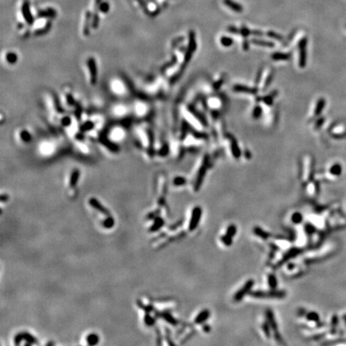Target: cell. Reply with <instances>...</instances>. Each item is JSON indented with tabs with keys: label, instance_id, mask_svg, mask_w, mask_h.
<instances>
[{
	"label": "cell",
	"instance_id": "obj_24",
	"mask_svg": "<svg viewBox=\"0 0 346 346\" xmlns=\"http://www.w3.org/2000/svg\"><path fill=\"white\" fill-rule=\"evenodd\" d=\"M273 59L274 60H287L289 59L290 55L286 53H281V52H277L272 55Z\"/></svg>",
	"mask_w": 346,
	"mask_h": 346
},
{
	"label": "cell",
	"instance_id": "obj_18",
	"mask_svg": "<svg viewBox=\"0 0 346 346\" xmlns=\"http://www.w3.org/2000/svg\"><path fill=\"white\" fill-rule=\"evenodd\" d=\"M99 341V337L96 333H91L87 337V342L90 345H95L97 344Z\"/></svg>",
	"mask_w": 346,
	"mask_h": 346
},
{
	"label": "cell",
	"instance_id": "obj_3",
	"mask_svg": "<svg viewBox=\"0 0 346 346\" xmlns=\"http://www.w3.org/2000/svg\"><path fill=\"white\" fill-rule=\"evenodd\" d=\"M202 216V209L200 207H195L192 211V216L189 220L188 229L189 231H194L200 224V219Z\"/></svg>",
	"mask_w": 346,
	"mask_h": 346
},
{
	"label": "cell",
	"instance_id": "obj_38",
	"mask_svg": "<svg viewBox=\"0 0 346 346\" xmlns=\"http://www.w3.org/2000/svg\"><path fill=\"white\" fill-rule=\"evenodd\" d=\"M263 100H264V101L265 102V103H267V104L271 105L272 103H273V97H272V96H266V97H264V99H263Z\"/></svg>",
	"mask_w": 346,
	"mask_h": 346
},
{
	"label": "cell",
	"instance_id": "obj_8",
	"mask_svg": "<svg viewBox=\"0 0 346 346\" xmlns=\"http://www.w3.org/2000/svg\"><path fill=\"white\" fill-rule=\"evenodd\" d=\"M89 204H91V206H92V208H94L95 209L99 211V212H101V213L104 214V215L106 216L110 215V212H109L108 210H107L106 208H104V207L100 204V202H99L97 199L91 198L90 200H89Z\"/></svg>",
	"mask_w": 346,
	"mask_h": 346
},
{
	"label": "cell",
	"instance_id": "obj_41",
	"mask_svg": "<svg viewBox=\"0 0 346 346\" xmlns=\"http://www.w3.org/2000/svg\"><path fill=\"white\" fill-rule=\"evenodd\" d=\"M7 195H2V197H1V201L2 202H4V201H7Z\"/></svg>",
	"mask_w": 346,
	"mask_h": 346
},
{
	"label": "cell",
	"instance_id": "obj_9",
	"mask_svg": "<svg viewBox=\"0 0 346 346\" xmlns=\"http://www.w3.org/2000/svg\"><path fill=\"white\" fill-rule=\"evenodd\" d=\"M210 316V312L208 309H204L195 317L194 323L197 325H201L208 320Z\"/></svg>",
	"mask_w": 346,
	"mask_h": 346
},
{
	"label": "cell",
	"instance_id": "obj_25",
	"mask_svg": "<svg viewBox=\"0 0 346 346\" xmlns=\"http://www.w3.org/2000/svg\"><path fill=\"white\" fill-rule=\"evenodd\" d=\"M291 220H292V222L293 223V224H295V225H299V224H301V223L302 222V220H303V216H302L301 213L296 211V212H294V213L292 214V217H291Z\"/></svg>",
	"mask_w": 346,
	"mask_h": 346
},
{
	"label": "cell",
	"instance_id": "obj_33",
	"mask_svg": "<svg viewBox=\"0 0 346 346\" xmlns=\"http://www.w3.org/2000/svg\"><path fill=\"white\" fill-rule=\"evenodd\" d=\"M324 106H325V100L322 99H320V100L318 101L317 104H316V111H315V115H316V116H317V115H319L320 112H321Z\"/></svg>",
	"mask_w": 346,
	"mask_h": 346
},
{
	"label": "cell",
	"instance_id": "obj_16",
	"mask_svg": "<svg viewBox=\"0 0 346 346\" xmlns=\"http://www.w3.org/2000/svg\"><path fill=\"white\" fill-rule=\"evenodd\" d=\"M230 140L232 141V155H233L234 157L236 158V159H238V158H239V156H240V150H239V147H238V144H237V143H236V141L235 140H234V139L232 138V136H231Z\"/></svg>",
	"mask_w": 346,
	"mask_h": 346
},
{
	"label": "cell",
	"instance_id": "obj_23",
	"mask_svg": "<svg viewBox=\"0 0 346 346\" xmlns=\"http://www.w3.org/2000/svg\"><path fill=\"white\" fill-rule=\"evenodd\" d=\"M22 336H23V340H26V342H27L26 344H36V343H37V340H36V337H33L29 333H22Z\"/></svg>",
	"mask_w": 346,
	"mask_h": 346
},
{
	"label": "cell",
	"instance_id": "obj_7",
	"mask_svg": "<svg viewBox=\"0 0 346 346\" xmlns=\"http://www.w3.org/2000/svg\"><path fill=\"white\" fill-rule=\"evenodd\" d=\"M196 47H197V43H196V40H195V33L194 31H190V34H189L188 51H187V54L185 55L186 62H187L190 59L192 54H193L194 51L196 50Z\"/></svg>",
	"mask_w": 346,
	"mask_h": 346
},
{
	"label": "cell",
	"instance_id": "obj_26",
	"mask_svg": "<svg viewBox=\"0 0 346 346\" xmlns=\"http://www.w3.org/2000/svg\"><path fill=\"white\" fill-rule=\"evenodd\" d=\"M236 231H237V229H236V225H228V227L227 228L226 233H225V234H226L227 236L233 238L234 236H236Z\"/></svg>",
	"mask_w": 346,
	"mask_h": 346
},
{
	"label": "cell",
	"instance_id": "obj_27",
	"mask_svg": "<svg viewBox=\"0 0 346 346\" xmlns=\"http://www.w3.org/2000/svg\"><path fill=\"white\" fill-rule=\"evenodd\" d=\"M115 225V220L111 216L107 217L103 221V226L105 228H111Z\"/></svg>",
	"mask_w": 346,
	"mask_h": 346
},
{
	"label": "cell",
	"instance_id": "obj_36",
	"mask_svg": "<svg viewBox=\"0 0 346 346\" xmlns=\"http://www.w3.org/2000/svg\"><path fill=\"white\" fill-rule=\"evenodd\" d=\"M261 113H262L261 108H260V107H255L254 111H253V117H254L255 119L259 118V117L261 116Z\"/></svg>",
	"mask_w": 346,
	"mask_h": 346
},
{
	"label": "cell",
	"instance_id": "obj_19",
	"mask_svg": "<svg viewBox=\"0 0 346 346\" xmlns=\"http://www.w3.org/2000/svg\"><path fill=\"white\" fill-rule=\"evenodd\" d=\"M267 280H268V286L272 288V289H275L277 288V279L275 277V275L273 274H268L267 276Z\"/></svg>",
	"mask_w": 346,
	"mask_h": 346
},
{
	"label": "cell",
	"instance_id": "obj_6",
	"mask_svg": "<svg viewBox=\"0 0 346 346\" xmlns=\"http://www.w3.org/2000/svg\"><path fill=\"white\" fill-rule=\"evenodd\" d=\"M306 38L302 39L299 43V65L301 68H305V64H306Z\"/></svg>",
	"mask_w": 346,
	"mask_h": 346
},
{
	"label": "cell",
	"instance_id": "obj_31",
	"mask_svg": "<svg viewBox=\"0 0 346 346\" xmlns=\"http://www.w3.org/2000/svg\"><path fill=\"white\" fill-rule=\"evenodd\" d=\"M220 43L221 44H222L223 46H225V47H229V46L232 45L233 41H232V40L231 39V38L226 37V36H223V37H221L220 39Z\"/></svg>",
	"mask_w": 346,
	"mask_h": 346
},
{
	"label": "cell",
	"instance_id": "obj_10",
	"mask_svg": "<svg viewBox=\"0 0 346 346\" xmlns=\"http://www.w3.org/2000/svg\"><path fill=\"white\" fill-rule=\"evenodd\" d=\"M22 12L24 17L25 20L28 23H31L33 22V17H31V15L30 14V10H29V3L27 1H24L23 4L22 5Z\"/></svg>",
	"mask_w": 346,
	"mask_h": 346
},
{
	"label": "cell",
	"instance_id": "obj_30",
	"mask_svg": "<svg viewBox=\"0 0 346 346\" xmlns=\"http://www.w3.org/2000/svg\"><path fill=\"white\" fill-rule=\"evenodd\" d=\"M306 319L309 321H317L319 320V316L316 312H310L306 314Z\"/></svg>",
	"mask_w": 346,
	"mask_h": 346
},
{
	"label": "cell",
	"instance_id": "obj_20",
	"mask_svg": "<svg viewBox=\"0 0 346 346\" xmlns=\"http://www.w3.org/2000/svg\"><path fill=\"white\" fill-rule=\"evenodd\" d=\"M252 43L255 45L257 46H261V47H274V43L272 42L265 41V40H253Z\"/></svg>",
	"mask_w": 346,
	"mask_h": 346
},
{
	"label": "cell",
	"instance_id": "obj_14",
	"mask_svg": "<svg viewBox=\"0 0 346 346\" xmlns=\"http://www.w3.org/2000/svg\"><path fill=\"white\" fill-rule=\"evenodd\" d=\"M234 91L238 92H244V93L249 94H255L256 93V90L255 88H249L247 86H243V85H236L234 87Z\"/></svg>",
	"mask_w": 346,
	"mask_h": 346
},
{
	"label": "cell",
	"instance_id": "obj_22",
	"mask_svg": "<svg viewBox=\"0 0 346 346\" xmlns=\"http://www.w3.org/2000/svg\"><path fill=\"white\" fill-rule=\"evenodd\" d=\"M79 177V172L78 170H75L72 173L71 176L70 177V186L71 187H75V184L78 183Z\"/></svg>",
	"mask_w": 346,
	"mask_h": 346
},
{
	"label": "cell",
	"instance_id": "obj_39",
	"mask_svg": "<svg viewBox=\"0 0 346 346\" xmlns=\"http://www.w3.org/2000/svg\"><path fill=\"white\" fill-rule=\"evenodd\" d=\"M210 105H211V107H218V106H219V101H218L216 99H212L211 101H210Z\"/></svg>",
	"mask_w": 346,
	"mask_h": 346
},
{
	"label": "cell",
	"instance_id": "obj_13",
	"mask_svg": "<svg viewBox=\"0 0 346 346\" xmlns=\"http://www.w3.org/2000/svg\"><path fill=\"white\" fill-rule=\"evenodd\" d=\"M253 232H254V234L256 235V236H258L259 238H261V239H264V240L268 239L270 236V234L268 233V232H265L264 229H262L261 228H260V227L258 226H256L254 228H253Z\"/></svg>",
	"mask_w": 346,
	"mask_h": 346
},
{
	"label": "cell",
	"instance_id": "obj_4",
	"mask_svg": "<svg viewBox=\"0 0 346 346\" xmlns=\"http://www.w3.org/2000/svg\"><path fill=\"white\" fill-rule=\"evenodd\" d=\"M208 156H206V157H204V161H203V164L202 165H201V167H200V168L199 169L198 174H197V179H196V182H195V185H194L195 191H198L199 189L200 188V186H201V184H202L203 180H204V177L206 174V171H207V168H208Z\"/></svg>",
	"mask_w": 346,
	"mask_h": 346
},
{
	"label": "cell",
	"instance_id": "obj_35",
	"mask_svg": "<svg viewBox=\"0 0 346 346\" xmlns=\"http://www.w3.org/2000/svg\"><path fill=\"white\" fill-rule=\"evenodd\" d=\"M267 35L269 37L273 38V39H274V40H278V41H281V40H283V37L282 36H281L280 35L277 34L276 32H273V31H268L267 33Z\"/></svg>",
	"mask_w": 346,
	"mask_h": 346
},
{
	"label": "cell",
	"instance_id": "obj_21",
	"mask_svg": "<svg viewBox=\"0 0 346 346\" xmlns=\"http://www.w3.org/2000/svg\"><path fill=\"white\" fill-rule=\"evenodd\" d=\"M261 329H262V331H263V333H264V336H265L267 338H270V337H271V327H270L269 325V323H268V320H266L265 322H264V323L262 324L261 325Z\"/></svg>",
	"mask_w": 346,
	"mask_h": 346
},
{
	"label": "cell",
	"instance_id": "obj_2",
	"mask_svg": "<svg viewBox=\"0 0 346 346\" xmlns=\"http://www.w3.org/2000/svg\"><path fill=\"white\" fill-rule=\"evenodd\" d=\"M253 285H254V281L252 280V279L248 280L243 286L240 288V289L238 290L237 292L234 294L233 296L234 301H236V302H239V301H241V300L244 297V296L246 295V294L250 293L251 290H252V288L253 287Z\"/></svg>",
	"mask_w": 346,
	"mask_h": 346
},
{
	"label": "cell",
	"instance_id": "obj_17",
	"mask_svg": "<svg viewBox=\"0 0 346 346\" xmlns=\"http://www.w3.org/2000/svg\"><path fill=\"white\" fill-rule=\"evenodd\" d=\"M111 139L114 140H121L124 136V132L123 129H120V127H116V129H114L111 133Z\"/></svg>",
	"mask_w": 346,
	"mask_h": 346
},
{
	"label": "cell",
	"instance_id": "obj_34",
	"mask_svg": "<svg viewBox=\"0 0 346 346\" xmlns=\"http://www.w3.org/2000/svg\"><path fill=\"white\" fill-rule=\"evenodd\" d=\"M144 322H145V324H146L147 325L151 326L153 324H155V320H154L152 316H150L149 313L148 312V313L145 314V316H144Z\"/></svg>",
	"mask_w": 346,
	"mask_h": 346
},
{
	"label": "cell",
	"instance_id": "obj_12",
	"mask_svg": "<svg viewBox=\"0 0 346 346\" xmlns=\"http://www.w3.org/2000/svg\"><path fill=\"white\" fill-rule=\"evenodd\" d=\"M164 220L161 217H155L153 224H152V225L149 229L150 232H157L158 230H159L164 226Z\"/></svg>",
	"mask_w": 346,
	"mask_h": 346
},
{
	"label": "cell",
	"instance_id": "obj_40",
	"mask_svg": "<svg viewBox=\"0 0 346 346\" xmlns=\"http://www.w3.org/2000/svg\"><path fill=\"white\" fill-rule=\"evenodd\" d=\"M203 329H204V331L205 332V333H208V332L210 331V327L208 325H204V327H203Z\"/></svg>",
	"mask_w": 346,
	"mask_h": 346
},
{
	"label": "cell",
	"instance_id": "obj_5",
	"mask_svg": "<svg viewBox=\"0 0 346 346\" xmlns=\"http://www.w3.org/2000/svg\"><path fill=\"white\" fill-rule=\"evenodd\" d=\"M266 316H267V320L268 321L270 327H271L272 332H273L274 336H275L276 340H277L279 343H282L283 341L282 338H281V335H280V333H279L278 328H277V324L275 320V317H274V315H273V312H272L271 310H267V312H266Z\"/></svg>",
	"mask_w": 346,
	"mask_h": 346
},
{
	"label": "cell",
	"instance_id": "obj_37",
	"mask_svg": "<svg viewBox=\"0 0 346 346\" xmlns=\"http://www.w3.org/2000/svg\"><path fill=\"white\" fill-rule=\"evenodd\" d=\"M108 10H109V6L107 2H103V3L100 5V7H99V11H100V12H103V13H106V12H108Z\"/></svg>",
	"mask_w": 346,
	"mask_h": 346
},
{
	"label": "cell",
	"instance_id": "obj_29",
	"mask_svg": "<svg viewBox=\"0 0 346 346\" xmlns=\"http://www.w3.org/2000/svg\"><path fill=\"white\" fill-rule=\"evenodd\" d=\"M186 180L184 179L183 177H181V176H177V177H176L174 179V180H173V184H174L175 186H176V187H179V186H183L186 183Z\"/></svg>",
	"mask_w": 346,
	"mask_h": 346
},
{
	"label": "cell",
	"instance_id": "obj_1",
	"mask_svg": "<svg viewBox=\"0 0 346 346\" xmlns=\"http://www.w3.org/2000/svg\"><path fill=\"white\" fill-rule=\"evenodd\" d=\"M252 296L255 298H277L281 299L286 296V292L281 290H274L272 291H255L250 292Z\"/></svg>",
	"mask_w": 346,
	"mask_h": 346
},
{
	"label": "cell",
	"instance_id": "obj_11",
	"mask_svg": "<svg viewBox=\"0 0 346 346\" xmlns=\"http://www.w3.org/2000/svg\"><path fill=\"white\" fill-rule=\"evenodd\" d=\"M224 4H225L228 8H230L233 12H241L243 11V7L238 2H234L232 0H224L223 1Z\"/></svg>",
	"mask_w": 346,
	"mask_h": 346
},
{
	"label": "cell",
	"instance_id": "obj_15",
	"mask_svg": "<svg viewBox=\"0 0 346 346\" xmlns=\"http://www.w3.org/2000/svg\"><path fill=\"white\" fill-rule=\"evenodd\" d=\"M272 77H273V73L271 71H266L265 74L263 76V79H262V83H261V88L262 89H265L268 84L271 82Z\"/></svg>",
	"mask_w": 346,
	"mask_h": 346
},
{
	"label": "cell",
	"instance_id": "obj_32",
	"mask_svg": "<svg viewBox=\"0 0 346 346\" xmlns=\"http://www.w3.org/2000/svg\"><path fill=\"white\" fill-rule=\"evenodd\" d=\"M164 318L166 320V321H168L169 324H171V325H176V324H177V320H176V319L172 316V315L169 314V313H164Z\"/></svg>",
	"mask_w": 346,
	"mask_h": 346
},
{
	"label": "cell",
	"instance_id": "obj_28",
	"mask_svg": "<svg viewBox=\"0 0 346 346\" xmlns=\"http://www.w3.org/2000/svg\"><path fill=\"white\" fill-rule=\"evenodd\" d=\"M220 240L221 242L225 245V246H227V247L231 246L232 244V238L230 237V236H227L226 234H225V235H222V236H220Z\"/></svg>",
	"mask_w": 346,
	"mask_h": 346
}]
</instances>
